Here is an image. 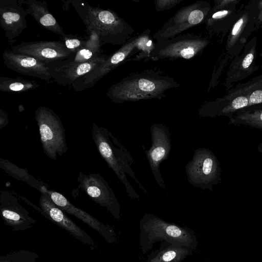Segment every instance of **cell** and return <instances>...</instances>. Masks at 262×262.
I'll return each mask as SVG.
<instances>
[{"mask_svg": "<svg viewBox=\"0 0 262 262\" xmlns=\"http://www.w3.org/2000/svg\"><path fill=\"white\" fill-rule=\"evenodd\" d=\"M9 122L8 115L2 109H0V129L5 127Z\"/></svg>", "mask_w": 262, "mask_h": 262, "instance_id": "cell-28", "label": "cell"}, {"mask_svg": "<svg viewBox=\"0 0 262 262\" xmlns=\"http://www.w3.org/2000/svg\"><path fill=\"white\" fill-rule=\"evenodd\" d=\"M228 13V12L227 10L220 11L214 13L212 17L214 19L220 18L226 16Z\"/></svg>", "mask_w": 262, "mask_h": 262, "instance_id": "cell-31", "label": "cell"}, {"mask_svg": "<svg viewBox=\"0 0 262 262\" xmlns=\"http://www.w3.org/2000/svg\"><path fill=\"white\" fill-rule=\"evenodd\" d=\"M203 5L198 2L180 9L154 35V38L157 41L168 39L201 23L205 16Z\"/></svg>", "mask_w": 262, "mask_h": 262, "instance_id": "cell-12", "label": "cell"}, {"mask_svg": "<svg viewBox=\"0 0 262 262\" xmlns=\"http://www.w3.org/2000/svg\"><path fill=\"white\" fill-rule=\"evenodd\" d=\"M254 58V56L252 53L248 54L244 59L242 63V66L244 68H248L252 63Z\"/></svg>", "mask_w": 262, "mask_h": 262, "instance_id": "cell-29", "label": "cell"}, {"mask_svg": "<svg viewBox=\"0 0 262 262\" xmlns=\"http://www.w3.org/2000/svg\"><path fill=\"white\" fill-rule=\"evenodd\" d=\"M179 85L168 76L150 70L123 78L108 89L106 95L117 103L161 98L166 91Z\"/></svg>", "mask_w": 262, "mask_h": 262, "instance_id": "cell-2", "label": "cell"}, {"mask_svg": "<svg viewBox=\"0 0 262 262\" xmlns=\"http://www.w3.org/2000/svg\"><path fill=\"white\" fill-rule=\"evenodd\" d=\"M0 167L11 177L26 183L39 191L42 188L47 187L43 182L36 180L31 175L27 169L18 167L8 160L0 159Z\"/></svg>", "mask_w": 262, "mask_h": 262, "instance_id": "cell-22", "label": "cell"}, {"mask_svg": "<svg viewBox=\"0 0 262 262\" xmlns=\"http://www.w3.org/2000/svg\"><path fill=\"white\" fill-rule=\"evenodd\" d=\"M150 39V30L147 29L135 37H132L105 60L87 74L77 79L72 85L76 91H82L94 85L100 79L111 71L129 59L136 52L141 51L148 55L155 47Z\"/></svg>", "mask_w": 262, "mask_h": 262, "instance_id": "cell-5", "label": "cell"}, {"mask_svg": "<svg viewBox=\"0 0 262 262\" xmlns=\"http://www.w3.org/2000/svg\"><path fill=\"white\" fill-rule=\"evenodd\" d=\"M11 51L47 63L64 61L74 55L59 41L23 42L12 46Z\"/></svg>", "mask_w": 262, "mask_h": 262, "instance_id": "cell-13", "label": "cell"}, {"mask_svg": "<svg viewBox=\"0 0 262 262\" xmlns=\"http://www.w3.org/2000/svg\"><path fill=\"white\" fill-rule=\"evenodd\" d=\"M261 255H262V254H261Z\"/></svg>", "mask_w": 262, "mask_h": 262, "instance_id": "cell-33", "label": "cell"}, {"mask_svg": "<svg viewBox=\"0 0 262 262\" xmlns=\"http://www.w3.org/2000/svg\"><path fill=\"white\" fill-rule=\"evenodd\" d=\"M44 153L52 160L61 157L68 149L65 129L59 117L51 108L39 106L35 112Z\"/></svg>", "mask_w": 262, "mask_h": 262, "instance_id": "cell-6", "label": "cell"}, {"mask_svg": "<svg viewBox=\"0 0 262 262\" xmlns=\"http://www.w3.org/2000/svg\"><path fill=\"white\" fill-rule=\"evenodd\" d=\"M207 41L195 35L187 34L157 41L149 55L152 59H190L206 46Z\"/></svg>", "mask_w": 262, "mask_h": 262, "instance_id": "cell-8", "label": "cell"}, {"mask_svg": "<svg viewBox=\"0 0 262 262\" xmlns=\"http://www.w3.org/2000/svg\"><path fill=\"white\" fill-rule=\"evenodd\" d=\"M92 138L97 150L125 186L128 196L132 199H139L140 195L128 181L126 174L133 179L145 193L147 191L139 182L130 165L133 159L125 147L106 128L93 123Z\"/></svg>", "mask_w": 262, "mask_h": 262, "instance_id": "cell-3", "label": "cell"}, {"mask_svg": "<svg viewBox=\"0 0 262 262\" xmlns=\"http://www.w3.org/2000/svg\"><path fill=\"white\" fill-rule=\"evenodd\" d=\"M139 244L141 252L146 254L159 242L195 250L198 242L195 233L187 227L167 222L159 216L145 213L139 223Z\"/></svg>", "mask_w": 262, "mask_h": 262, "instance_id": "cell-4", "label": "cell"}, {"mask_svg": "<svg viewBox=\"0 0 262 262\" xmlns=\"http://www.w3.org/2000/svg\"><path fill=\"white\" fill-rule=\"evenodd\" d=\"M68 2L74 7L86 30H93L98 34L101 45H123L131 38L134 29L116 12L93 7L81 0H70Z\"/></svg>", "mask_w": 262, "mask_h": 262, "instance_id": "cell-1", "label": "cell"}, {"mask_svg": "<svg viewBox=\"0 0 262 262\" xmlns=\"http://www.w3.org/2000/svg\"><path fill=\"white\" fill-rule=\"evenodd\" d=\"M189 183L193 187L212 190L222 182V169L215 154L209 149H196L193 157L186 165Z\"/></svg>", "mask_w": 262, "mask_h": 262, "instance_id": "cell-7", "label": "cell"}, {"mask_svg": "<svg viewBox=\"0 0 262 262\" xmlns=\"http://www.w3.org/2000/svg\"><path fill=\"white\" fill-rule=\"evenodd\" d=\"M46 188L47 187L42 188L40 191L39 207L41 209L40 214L92 249H97V245L95 241L52 201Z\"/></svg>", "mask_w": 262, "mask_h": 262, "instance_id": "cell-11", "label": "cell"}, {"mask_svg": "<svg viewBox=\"0 0 262 262\" xmlns=\"http://www.w3.org/2000/svg\"><path fill=\"white\" fill-rule=\"evenodd\" d=\"M243 24V19L240 18L235 24L232 31V35L233 36L236 35L239 32L241 26Z\"/></svg>", "mask_w": 262, "mask_h": 262, "instance_id": "cell-30", "label": "cell"}, {"mask_svg": "<svg viewBox=\"0 0 262 262\" xmlns=\"http://www.w3.org/2000/svg\"><path fill=\"white\" fill-rule=\"evenodd\" d=\"M192 252L191 249L163 242L160 248L148 256L147 262H181Z\"/></svg>", "mask_w": 262, "mask_h": 262, "instance_id": "cell-20", "label": "cell"}, {"mask_svg": "<svg viewBox=\"0 0 262 262\" xmlns=\"http://www.w3.org/2000/svg\"><path fill=\"white\" fill-rule=\"evenodd\" d=\"M2 57L6 67L13 71L47 81L52 78L49 63L9 50H5Z\"/></svg>", "mask_w": 262, "mask_h": 262, "instance_id": "cell-17", "label": "cell"}, {"mask_svg": "<svg viewBox=\"0 0 262 262\" xmlns=\"http://www.w3.org/2000/svg\"><path fill=\"white\" fill-rule=\"evenodd\" d=\"M257 151L262 154V142H261L257 146ZM262 160V157H261Z\"/></svg>", "mask_w": 262, "mask_h": 262, "instance_id": "cell-32", "label": "cell"}, {"mask_svg": "<svg viewBox=\"0 0 262 262\" xmlns=\"http://www.w3.org/2000/svg\"><path fill=\"white\" fill-rule=\"evenodd\" d=\"M107 56L102 55L96 59L85 63H76L67 60L50 63V72L57 84L64 86H72L77 79L103 62Z\"/></svg>", "mask_w": 262, "mask_h": 262, "instance_id": "cell-16", "label": "cell"}, {"mask_svg": "<svg viewBox=\"0 0 262 262\" xmlns=\"http://www.w3.org/2000/svg\"><path fill=\"white\" fill-rule=\"evenodd\" d=\"M27 6V14L31 15L42 27L63 37L66 35L61 26L48 8L46 1L37 0H19Z\"/></svg>", "mask_w": 262, "mask_h": 262, "instance_id": "cell-19", "label": "cell"}, {"mask_svg": "<svg viewBox=\"0 0 262 262\" xmlns=\"http://www.w3.org/2000/svg\"><path fill=\"white\" fill-rule=\"evenodd\" d=\"M62 38L66 48L73 54L83 48L86 41V40H83L79 37L71 34L66 35Z\"/></svg>", "mask_w": 262, "mask_h": 262, "instance_id": "cell-26", "label": "cell"}, {"mask_svg": "<svg viewBox=\"0 0 262 262\" xmlns=\"http://www.w3.org/2000/svg\"><path fill=\"white\" fill-rule=\"evenodd\" d=\"M38 255L28 250L21 249L0 256V262H37Z\"/></svg>", "mask_w": 262, "mask_h": 262, "instance_id": "cell-25", "label": "cell"}, {"mask_svg": "<svg viewBox=\"0 0 262 262\" xmlns=\"http://www.w3.org/2000/svg\"><path fill=\"white\" fill-rule=\"evenodd\" d=\"M0 212L4 223L13 231L29 229L37 222L10 192L0 190Z\"/></svg>", "mask_w": 262, "mask_h": 262, "instance_id": "cell-14", "label": "cell"}, {"mask_svg": "<svg viewBox=\"0 0 262 262\" xmlns=\"http://www.w3.org/2000/svg\"><path fill=\"white\" fill-rule=\"evenodd\" d=\"M77 182L78 187L91 200L105 208L115 219H121V205L111 187L99 173L86 174L80 171Z\"/></svg>", "mask_w": 262, "mask_h": 262, "instance_id": "cell-9", "label": "cell"}, {"mask_svg": "<svg viewBox=\"0 0 262 262\" xmlns=\"http://www.w3.org/2000/svg\"><path fill=\"white\" fill-rule=\"evenodd\" d=\"M181 2V0L155 1V7L157 11H161L170 9Z\"/></svg>", "mask_w": 262, "mask_h": 262, "instance_id": "cell-27", "label": "cell"}, {"mask_svg": "<svg viewBox=\"0 0 262 262\" xmlns=\"http://www.w3.org/2000/svg\"><path fill=\"white\" fill-rule=\"evenodd\" d=\"M27 15L19 0H0V25L9 42L27 28Z\"/></svg>", "mask_w": 262, "mask_h": 262, "instance_id": "cell-18", "label": "cell"}, {"mask_svg": "<svg viewBox=\"0 0 262 262\" xmlns=\"http://www.w3.org/2000/svg\"><path fill=\"white\" fill-rule=\"evenodd\" d=\"M151 145L145 150L150 168L159 186L166 190L160 171V164L169 157L171 148V137L168 127L161 123H154L150 127Z\"/></svg>", "mask_w": 262, "mask_h": 262, "instance_id": "cell-10", "label": "cell"}, {"mask_svg": "<svg viewBox=\"0 0 262 262\" xmlns=\"http://www.w3.org/2000/svg\"><path fill=\"white\" fill-rule=\"evenodd\" d=\"M46 191L52 201L67 213L73 215L93 230L96 231L109 244L116 243L118 237L113 228L105 225L86 211L76 207L58 192L48 189Z\"/></svg>", "mask_w": 262, "mask_h": 262, "instance_id": "cell-15", "label": "cell"}, {"mask_svg": "<svg viewBox=\"0 0 262 262\" xmlns=\"http://www.w3.org/2000/svg\"><path fill=\"white\" fill-rule=\"evenodd\" d=\"M39 86L35 81L23 77H0V91L3 92H25Z\"/></svg>", "mask_w": 262, "mask_h": 262, "instance_id": "cell-24", "label": "cell"}, {"mask_svg": "<svg viewBox=\"0 0 262 262\" xmlns=\"http://www.w3.org/2000/svg\"><path fill=\"white\" fill-rule=\"evenodd\" d=\"M228 124L247 126L262 130V109L239 110L229 118Z\"/></svg>", "mask_w": 262, "mask_h": 262, "instance_id": "cell-23", "label": "cell"}, {"mask_svg": "<svg viewBox=\"0 0 262 262\" xmlns=\"http://www.w3.org/2000/svg\"><path fill=\"white\" fill-rule=\"evenodd\" d=\"M89 35L85 46L67 60L76 63L90 62L102 55L101 43L98 34L93 30H86Z\"/></svg>", "mask_w": 262, "mask_h": 262, "instance_id": "cell-21", "label": "cell"}]
</instances>
